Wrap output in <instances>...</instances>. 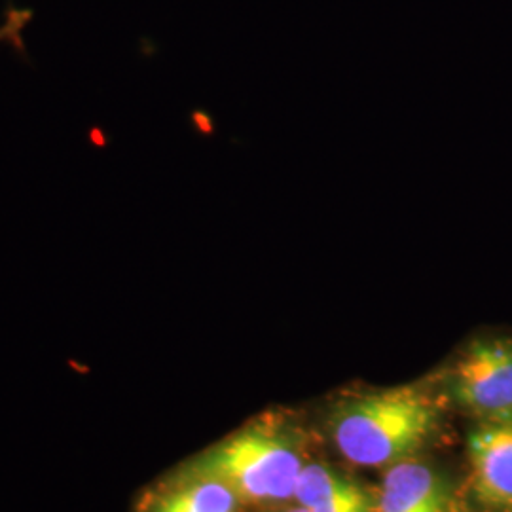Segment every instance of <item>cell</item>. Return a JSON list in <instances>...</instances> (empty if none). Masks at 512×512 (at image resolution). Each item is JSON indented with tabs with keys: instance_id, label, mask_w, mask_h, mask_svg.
Masks as SVG:
<instances>
[{
	"instance_id": "cell-1",
	"label": "cell",
	"mask_w": 512,
	"mask_h": 512,
	"mask_svg": "<svg viewBox=\"0 0 512 512\" xmlns=\"http://www.w3.org/2000/svg\"><path fill=\"white\" fill-rule=\"evenodd\" d=\"M440 401L435 387L401 385L351 397L336 408L330 437L340 456L359 467H391L437 437Z\"/></svg>"
},
{
	"instance_id": "cell-2",
	"label": "cell",
	"mask_w": 512,
	"mask_h": 512,
	"mask_svg": "<svg viewBox=\"0 0 512 512\" xmlns=\"http://www.w3.org/2000/svg\"><path fill=\"white\" fill-rule=\"evenodd\" d=\"M304 465L291 437L270 425H253L205 452L183 476L217 478L243 503L275 505L294 499Z\"/></svg>"
},
{
	"instance_id": "cell-3",
	"label": "cell",
	"mask_w": 512,
	"mask_h": 512,
	"mask_svg": "<svg viewBox=\"0 0 512 512\" xmlns=\"http://www.w3.org/2000/svg\"><path fill=\"white\" fill-rule=\"evenodd\" d=\"M440 401L469 421L512 418V332L471 334L435 376Z\"/></svg>"
},
{
	"instance_id": "cell-4",
	"label": "cell",
	"mask_w": 512,
	"mask_h": 512,
	"mask_svg": "<svg viewBox=\"0 0 512 512\" xmlns=\"http://www.w3.org/2000/svg\"><path fill=\"white\" fill-rule=\"evenodd\" d=\"M459 488L465 512H512V418L471 421Z\"/></svg>"
},
{
	"instance_id": "cell-5",
	"label": "cell",
	"mask_w": 512,
	"mask_h": 512,
	"mask_svg": "<svg viewBox=\"0 0 512 512\" xmlns=\"http://www.w3.org/2000/svg\"><path fill=\"white\" fill-rule=\"evenodd\" d=\"M376 512H465L461 488L431 463L404 459L385 471Z\"/></svg>"
},
{
	"instance_id": "cell-6",
	"label": "cell",
	"mask_w": 512,
	"mask_h": 512,
	"mask_svg": "<svg viewBox=\"0 0 512 512\" xmlns=\"http://www.w3.org/2000/svg\"><path fill=\"white\" fill-rule=\"evenodd\" d=\"M294 501L308 512H376V497L323 463H306Z\"/></svg>"
},
{
	"instance_id": "cell-7",
	"label": "cell",
	"mask_w": 512,
	"mask_h": 512,
	"mask_svg": "<svg viewBox=\"0 0 512 512\" xmlns=\"http://www.w3.org/2000/svg\"><path fill=\"white\" fill-rule=\"evenodd\" d=\"M241 505V497L217 478L183 476L148 512H239Z\"/></svg>"
},
{
	"instance_id": "cell-8",
	"label": "cell",
	"mask_w": 512,
	"mask_h": 512,
	"mask_svg": "<svg viewBox=\"0 0 512 512\" xmlns=\"http://www.w3.org/2000/svg\"><path fill=\"white\" fill-rule=\"evenodd\" d=\"M33 12L27 8H10L0 23V46L10 44L23 50V29L31 23Z\"/></svg>"
},
{
	"instance_id": "cell-9",
	"label": "cell",
	"mask_w": 512,
	"mask_h": 512,
	"mask_svg": "<svg viewBox=\"0 0 512 512\" xmlns=\"http://www.w3.org/2000/svg\"><path fill=\"white\" fill-rule=\"evenodd\" d=\"M283 512H308L306 509H302V507H294V509H287V511Z\"/></svg>"
}]
</instances>
